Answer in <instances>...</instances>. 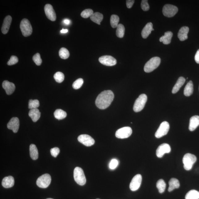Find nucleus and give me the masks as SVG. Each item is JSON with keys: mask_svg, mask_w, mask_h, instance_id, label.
<instances>
[{"mask_svg": "<svg viewBox=\"0 0 199 199\" xmlns=\"http://www.w3.org/2000/svg\"><path fill=\"white\" fill-rule=\"evenodd\" d=\"M142 181V177L140 174L135 175L132 180L130 184L129 188L132 191H134L139 189Z\"/></svg>", "mask_w": 199, "mask_h": 199, "instance_id": "11", "label": "nucleus"}, {"mask_svg": "<svg viewBox=\"0 0 199 199\" xmlns=\"http://www.w3.org/2000/svg\"><path fill=\"white\" fill-rule=\"evenodd\" d=\"M195 60L196 63L199 64V49L197 51L195 56Z\"/></svg>", "mask_w": 199, "mask_h": 199, "instance_id": "46", "label": "nucleus"}, {"mask_svg": "<svg viewBox=\"0 0 199 199\" xmlns=\"http://www.w3.org/2000/svg\"><path fill=\"white\" fill-rule=\"evenodd\" d=\"M156 187L158 189L159 192L160 193L164 192L166 189V184L163 179L159 180L156 183Z\"/></svg>", "mask_w": 199, "mask_h": 199, "instance_id": "32", "label": "nucleus"}, {"mask_svg": "<svg viewBox=\"0 0 199 199\" xmlns=\"http://www.w3.org/2000/svg\"><path fill=\"white\" fill-rule=\"evenodd\" d=\"M45 14L47 18L52 21H55L56 19V15L54 9L50 4L46 5L44 7Z\"/></svg>", "mask_w": 199, "mask_h": 199, "instance_id": "15", "label": "nucleus"}, {"mask_svg": "<svg viewBox=\"0 0 199 199\" xmlns=\"http://www.w3.org/2000/svg\"><path fill=\"white\" fill-rule=\"evenodd\" d=\"M189 28L188 27H182L178 33V37L181 41H184L188 39V34Z\"/></svg>", "mask_w": 199, "mask_h": 199, "instance_id": "20", "label": "nucleus"}, {"mask_svg": "<svg viewBox=\"0 0 199 199\" xmlns=\"http://www.w3.org/2000/svg\"><path fill=\"white\" fill-rule=\"evenodd\" d=\"M147 95L142 94L139 95L135 101L133 107V110L135 112H141L143 109L147 101Z\"/></svg>", "mask_w": 199, "mask_h": 199, "instance_id": "5", "label": "nucleus"}, {"mask_svg": "<svg viewBox=\"0 0 199 199\" xmlns=\"http://www.w3.org/2000/svg\"><path fill=\"white\" fill-rule=\"evenodd\" d=\"M116 30V35L118 38H122L124 37L125 34V28L123 25L120 24H118Z\"/></svg>", "mask_w": 199, "mask_h": 199, "instance_id": "33", "label": "nucleus"}, {"mask_svg": "<svg viewBox=\"0 0 199 199\" xmlns=\"http://www.w3.org/2000/svg\"><path fill=\"white\" fill-rule=\"evenodd\" d=\"M59 56L63 59H66L70 57V53L68 50L65 48L61 49L59 52Z\"/></svg>", "mask_w": 199, "mask_h": 199, "instance_id": "35", "label": "nucleus"}, {"mask_svg": "<svg viewBox=\"0 0 199 199\" xmlns=\"http://www.w3.org/2000/svg\"><path fill=\"white\" fill-rule=\"evenodd\" d=\"M114 99V93L112 91H104L100 94L97 97L95 105L100 109H105L110 106Z\"/></svg>", "mask_w": 199, "mask_h": 199, "instance_id": "1", "label": "nucleus"}, {"mask_svg": "<svg viewBox=\"0 0 199 199\" xmlns=\"http://www.w3.org/2000/svg\"><path fill=\"white\" fill-rule=\"evenodd\" d=\"M185 199H199V192L193 189L188 191L185 196Z\"/></svg>", "mask_w": 199, "mask_h": 199, "instance_id": "30", "label": "nucleus"}, {"mask_svg": "<svg viewBox=\"0 0 199 199\" xmlns=\"http://www.w3.org/2000/svg\"><path fill=\"white\" fill-rule=\"evenodd\" d=\"M63 23L67 25H68L70 24V20L68 19H65L63 21Z\"/></svg>", "mask_w": 199, "mask_h": 199, "instance_id": "47", "label": "nucleus"}, {"mask_svg": "<svg viewBox=\"0 0 199 199\" xmlns=\"http://www.w3.org/2000/svg\"></svg>", "mask_w": 199, "mask_h": 199, "instance_id": "50", "label": "nucleus"}, {"mask_svg": "<svg viewBox=\"0 0 199 199\" xmlns=\"http://www.w3.org/2000/svg\"><path fill=\"white\" fill-rule=\"evenodd\" d=\"M197 157L194 155L187 153L184 156L183 162L184 169L187 171L192 169L193 164L196 162Z\"/></svg>", "mask_w": 199, "mask_h": 199, "instance_id": "3", "label": "nucleus"}, {"mask_svg": "<svg viewBox=\"0 0 199 199\" xmlns=\"http://www.w3.org/2000/svg\"><path fill=\"white\" fill-rule=\"evenodd\" d=\"M171 149L170 145L167 143H163L158 147L156 151V155L158 158H161L165 154L171 152Z\"/></svg>", "mask_w": 199, "mask_h": 199, "instance_id": "12", "label": "nucleus"}, {"mask_svg": "<svg viewBox=\"0 0 199 199\" xmlns=\"http://www.w3.org/2000/svg\"><path fill=\"white\" fill-rule=\"evenodd\" d=\"M30 154L32 159L36 160L39 158V153L37 147L35 145L31 144L30 146Z\"/></svg>", "mask_w": 199, "mask_h": 199, "instance_id": "27", "label": "nucleus"}, {"mask_svg": "<svg viewBox=\"0 0 199 199\" xmlns=\"http://www.w3.org/2000/svg\"><path fill=\"white\" fill-rule=\"evenodd\" d=\"M170 129L169 124L167 121H164L161 124L159 128L155 134L156 138H160L167 134Z\"/></svg>", "mask_w": 199, "mask_h": 199, "instance_id": "8", "label": "nucleus"}, {"mask_svg": "<svg viewBox=\"0 0 199 199\" xmlns=\"http://www.w3.org/2000/svg\"><path fill=\"white\" fill-rule=\"evenodd\" d=\"M74 180L80 185H85L87 181L83 169L79 167H76L74 170Z\"/></svg>", "mask_w": 199, "mask_h": 199, "instance_id": "4", "label": "nucleus"}, {"mask_svg": "<svg viewBox=\"0 0 199 199\" xmlns=\"http://www.w3.org/2000/svg\"><path fill=\"white\" fill-rule=\"evenodd\" d=\"M161 62V59L159 57H154L151 58L145 64L144 67L145 72H152L159 66Z\"/></svg>", "mask_w": 199, "mask_h": 199, "instance_id": "2", "label": "nucleus"}, {"mask_svg": "<svg viewBox=\"0 0 199 199\" xmlns=\"http://www.w3.org/2000/svg\"><path fill=\"white\" fill-rule=\"evenodd\" d=\"M20 28L23 36L28 37L31 35L32 29L29 21L27 19H24L20 23Z\"/></svg>", "mask_w": 199, "mask_h": 199, "instance_id": "6", "label": "nucleus"}, {"mask_svg": "<svg viewBox=\"0 0 199 199\" xmlns=\"http://www.w3.org/2000/svg\"><path fill=\"white\" fill-rule=\"evenodd\" d=\"M118 164V162L117 160L112 159L111 161L109 164V167L110 169L113 170L115 169L117 167Z\"/></svg>", "mask_w": 199, "mask_h": 199, "instance_id": "43", "label": "nucleus"}, {"mask_svg": "<svg viewBox=\"0 0 199 199\" xmlns=\"http://www.w3.org/2000/svg\"><path fill=\"white\" fill-rule=\"evenodd\" d=\"M40 106V103L37 100H30L28 103V108L30 109L37 108Z\"/></svg>", "mask_w": 199, "mask_h": 199, "instance_id": "36", "label": "nucleus"}, {"mask_svg": "<svg viewBox=\"0 0 199 199\" xmlns=\"http://www.w3.org/2000/svg\"><path fill=\"white\" fill-rule=\"evenodd\" d=\"M180 186L179 180L175 178H172L169 181V187L168 191L171 192L175 189L178 188Z\"/></svg>", "mask_w": 199, "mask_h": 199, "instance_id": "26", "label": "nucleus"}, {"mask_svg": "<svg viewBox=\"0 0 199 199\" xmlns=\"http://www.w3.org/2000/svg\"><path fill=\"white\" fill-rule=\"evenodd\" d=\"M91 19L93 22L99 25L100 24V23L102 21L103 18V15L99 12L94 13L92 16L90 17Z\"/></svg>", "mask_w": 199, "mask_h": 199, "instance_id": "29", "label": "nucleus"}, {"mask_svg": "<svg viewBox=\"0 0 199 199\" xmlns=\"http://www.w3.org/2000/svg\"><path fill=\"white\" fill-rule=\"evenodd\" d=\"M153 28V24L152 23H148L143 28L141 32V35L143 39H146L151 33L152 31H154Z\"/></svg>", "mask_w": 199, "mask_h": 199, "instance_id": "21", "label": "nucleus"}, {"mask_svg": "<svg viewBox=\"0 0 199 199\" xmlns=\"http://www.w3.org/2000/svg\"><path fill=\"white\" fill-rule=\"evenodd\" d=\"M132 129L131 127H126L121 128L116 132V136L117 138L125 139L128 138L132 133Z\"/></svg>", "mask_w": 199, "mask_h": 199, "instance_id": "10", "label": "nucleus"}, {"mask_svg": "<svg viewBox=\"0 0 199 199\" xmlns=\"http://www.w3.org/2000/svg\"><path fill=\"white\" fill-rule=\"evenodd\" d=\"M194 91L193 84L192 81H189L185 86L184 94L185 96H189L193 94Z\"/></svg>", "mask_w": 199, "mask_h": 199, "instance_id": "28", "label": "nucleus"}, {"mask_svg": "<svg viewBox=\"0 0 199 199\" xmlns=\"http://www.w3.org/2000/svg\"><path fill=\"white\" fill-rule=\"evenodd\" d=\"M178 11V9L176 6L170 4L164 5L162 11L164 16L168 18H171L175 16Z\"/></svg>", "mask_w": 199, "mask_h": 199, "instance_id": "9", "label": "nucleus"}, {"mask_svg": "<svg viewBox=\"0 0 199 199\" xmlns=\"http://www.w3.org/2000/svg\"><path fill=\"white\" fill-rule=\"evenodd\" d=\"M78 139L80 143L87 146H91L95 143V140L90 135L87 134L80 135Z\"/></svg>", "mask_w": 199, "mask_h": 199, "instance_id": "14", "label": "nucleus"}, {"mask_svg": "<svg viewBox=\"0 0 199 199\" xmlns=\"http://www.w3.org/2000/svg\"><path fill=\"white\" fill-rule=\"evenodd\" d=\"M99 62L107 66H113L116 64V59L110 55H105L99 58Z\"/></svg>", "mask_w": 199, "mask_h": 199, "instance_id": "13", "label": "nucleus"}, {"mask_svg": "<svg viewBox=\"0 0 199 199\" xmlns=\"http://www.w3.org/2000/svg\"><path fill=\"white\" fill-rule=\"evenodd\" d=\"M19 120L17 117H13L7 124V127L9 129L12 130L13 133H17L19 128Z\"/></svg>", "mask_w": 199, "mask_h": 199, "instance_id": "16", "label": "nucleus"}, {"mask_svg": "<svg viewBox=\"0 0 199 199\" xmlns=\"http://www.w3.org/2000/svg\"><path fill=\"white\" fill-rule=\"evenodd\" d=\"M55 117L56 119L61 120L66 118L67 114L66 112L61 109H57L54 112Z\"/></svg>", "mask_w": 199, "mask_h": 199, "instance_id": "31", "label": "nucleus"}, {"mask_svg": "<svg viewBox=\"0 0 199 199\" xmlns=\"http://www.w3.org/2000/svg\"><path fill=\"white\" fill-rule=\"evenodd\" d=\"M54 79L59 83H62L64 80V75L62 72H58L56 73L53 76Z\"/></svg>", "mask_w": 199, "mask_h": 199, "instance_id": "37", "label": "nucleus"}, {"mask_svg": "<svg viewBox=\"0 0 199 199\" xmlns=\"http://www.w3.org/2000/svg\"><path fill=\"white\" fill-rule=\"evenodd\" d=\"M28 115L32 118V121L36 122L39 119L41 116V113L38 108L32 109L29 111Z\"/></svg>", "mask_w": 199, "mask_h": 199, "instance_id": "23", "label": "nucleus"}, {"mask_svg": "<svg viewBox=\"0 0 199 199\" xmlns=\"http://www.w3.org/2000/svg\"><path fill=\"white\" fill-rule=\"evenodd\" d=\"M51 178L50 175L48 174H45L40 176L37 180L36 184L40 188H45L50 184Z\"/></svg>", "mask_w": 199, "mask_h": 199, "instance_id": "7", "label": "nucleus"}, {"mask_svg": "<svg viewBox=\"0 0 199 199\" xmlns=\"http://www.w3.org/2000/svg\"><path fill=\"white\" fill-rule=\"evenodd\" d=\"M185 82V79L183 77H180L178 79L176 83L172 89V93L175 94L179 91L181 87H182Z\"/></svg>", "mask_w": 199, "mask_h": 199, "instance_id": "25", "label": "nucleus"}, {"mask_svg": "<svg viewBox=\"0 0 199 199\" xmlns=\"http://www.w3.org/2000/svg\"><path fill=\"white\" fill-rule=\"evenodd\" d=\"M83 79L82 78H79L74 82L72 85V87L74 89H79L83 85Z\"/></svg>", "mask_w": 199, "mask_h": 199, "instance_id": "39", "label": "nucleus"}, {"mask_svg": "<svg viewBox=\"0 0 199 199\" xmlns=\"http://www.w3.org/2000/svg\"><path fill=\"white\" fill-rule=\"evenodd\" d=\"M2 87L5 89L7 94L9 95L12 94L16 88L14 83L9 82L7 80H5L3 82Z\"/></svg>", "mask_w": 199, "mask_h": 199, "instance_id": "17", "label": "nucleus"}, {"mask_svg": "<svg viewBox=\"0 0 199 199\" xmlns=\"http://www.w3.org/2000/svg\"><path fill=\"white\" fill-rule=\"evenodd\" d=\"M14 178L11 176H9L4 178L2 181V185L5 188H9L13 186L14 185Z\"/></svg>", "mask_w": 199, "mask_h": 199, "instance_id": "22", "label": "nucleus"}, {"mask_svg": "<svg viewBox=\"0 0 199 199\" xmlns=\"http://www.w3.org/2000/svg\"><path fill=\"white\" fill-rule=\"evenodd\" d=\"M93 13V11L92 9H87L82 11L81 16L84 18H87L91 17Z\"/></svg>", "mask_w": 199, "mask_h": 199, "instance_id": "38", "label": "nucleus"}, {"mask_svg": "<svg viewBox=\"0 0 199 199\" xmlns=\"http://www.w3.org/2000/svg\"><path fill=\"white\" fill-rule=\"evenodd\" d=\"M135 1L134 0H127L126 1V4L128 8H131L134 3Z\"/></svg>", "mask_w": 199, "mask_h": 199, "instance_id": "45", "label": "nucleus"}, {"mask_svg": "<svg viewBox=\"0 0 199 199\" xmlns=\"http://www.w3.org/2000/svg\"><path fill=\"white\" fill-rule=\"evenodd\" d=\"M50 152L52 156L56 158L60 152V149L57 147H55L51 149Z\"/></svg>", "mask_w": 199, "mask_h": 199, "instance_id": "44", "label": "nucleus"}, {"mask_svg": "<svg viewBox=\"0 0 199 199\" xmlns=\"http://www.w3.org/2000/svg\"><path fill=\"white\" fill-rule=\"evenodd\" d=\"M141 7L142 10L144 11H148L150 7L146 0H142L141 3Z\"/></svg>", "mask_w": 199, "mask_h": 199, "instance_id": "42", "label": "nucleus"}, {"mask_svg": "<svg viewBox=\"0 0 199 199\" xmlns=\"http://www.w3.org/2000/svg\"><path fill=\"white\" fill-rule=\"evenodd\" d=\"M19 60L18 57L15 56H11L9 60L7 63L8 66H12V65L16 64L18 62Z\"/></svg>", "mask_w": 199, "mask_h": 199, "instance_id": "41", "label": "nucleus"}, {"mask_svg": "<svg viewBox=\"0 0 199 199\" xmlns=\"http://www.w3.org/2000/svg\"><path fill=\"white\" fill-rule=\"evenodd\" d=\"M12 21V18L10 16L6 17L4 20L2 26V32L3 34H6L9 31Z\"/></svg>", "mask_w": 199, "mask_h": 199, "instance_id": "18", "label": "nucleus"}, {"mask_svg": "<svg viewBox=\"0 0 199 199\" xmlns=\"http://www.w3.org/2000/svg\"><path fill=\"white\" fill-rule=\"evenodd\" d=\"M173 33L171 32H165L164 35L160 38L159 41L163 42L164 44L167 45L170 44L173 36Z\"/></svg>", "mask_w": 199, "mask_h": 199, "instance_id": "24", "label": "nucleus"}, {"mask_svg": "<svg viewBox=\"0 0 199 199\" xmlns=\"http://www.w3.org/2000/svg\"><path fill=\"white\" fill-rule=\"evenodd\" d=\"M119 20V17L117 15H112L110 18V24L112 27L113 28H117Z\"/></svg>", "mask_w": 199, "mask_h": 199, "instance_id": "34", "label": "nucleus"}, {"mask_svg": "<svg viewBox=\"0 0 199 199\" xmlns=\"http://www.w3.org/2000/svg\"><path fill=\"white\" fill-rule=\"evenodd\" d=\"M32 60L38 66H40L42 64V60L39 53H37L34 55L32 57Z\"/></svg>", "mask_w": 199, "mask_h": 199, "instance_id": "40", "label": "nucleus"}, {"mask_svg": "<svg viewBox=\"0 0 199 199\" xmlns=\"http://www.w3.org/2000/svg\"><path fill=\"white\" fill-rule=\"evenodd\" d=\"M52 199V198H48V199Z\"/></svg>", "mask_w": 199, "mask_h": 199, "instance_id": "49", "label": "nucleus"}, {"mask_svg": "<svg viewBox=\"0 0 199 199\" xmlns=\"http://www.w3.org/2000/svg\"><path fill=\"white\" fill-rule=\"evenodd\" d=\"M199 125V116H194L190 118L189 121V131H194Z\"/></svg>", "mask_w": 199, "mask_h": 199, "instance_id": "19", "label": "nucleus"}, {"mask_svg": "<svg viewBox=\"0 0 199 199\" xmlns=\"http://www.w3.org/2000/svg\"><path fill=\"white\" fill-rule=\"evenodd\" d=\"M68 32V29H63L61 31V33H66Z\"/></svg>", "mask_w": 199, "mask_h": 199, "instance_id": "48", "label": "nucleus"}]
</instances>
